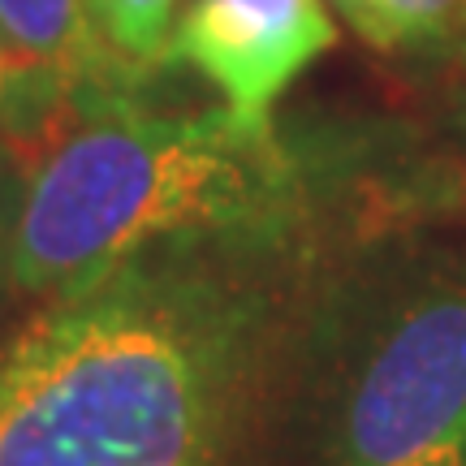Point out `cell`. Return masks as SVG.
<instances>
[{
	"mask_svg": "<svg viewBox=\"0 0 466 466\" xmlns=\"http://www.w3.org/2000/svg\"><path fill=\"white\" fill-rule=\"evenodd\" d=\"M376 138L307 195L160 238L0 341V466H272L329 285L406 195Z\"/></svg>",
	"mask_w": 466,
	"mask_h": 466,
	"instance_id": "6da1fadb",
	"label": "cell"
},
{
	"mask_svg": "<svg viewBox=\"0 0 466 466\" xmlns=\"http://www.w3.org/2000/svg\"><path fill=\"white\" fill-rule=\"evenodd\" d=\"M354 134L285 130L229 104L199 113L138 100L86 104L26 147V195L9 294L56 302L100 281L143 247L242 220L307 195Z\"/></svg>",
	"mask_w": 466,
	"mask_h": 466,
	"instance_id": "7a4b0ae2",
	"label": "cell"
},
{
	"mask_svg": "<svg viewBox=\"0 0 466 466\" xmlns=\"http://www.w3.org/2000/svg\"><path fill=\"white\" fill-rule=\"evenodd\" d=\"M281 458L466 466V233L393 220L359 242L307 333Z\"/></svg>",
	"mask_w": 466,
	"mask_h": 466,
	"instance_id": "3957f363",
	"label": "cell"
},
{
	"mask_svg": "<svg viewBox=\"0 0 466 466\" xmlns=\"http://www.w3.org/2000/svg\"><path fill=\"white\" fill-rule=\"evenodd\" d=\"M337 39L324 0H186L168 61L208 78L233 113L277 116L281 96Z\"/></svg>",
	"mask_w": 466,
	"mask_h": 466,
	"instance_id": "277c9868",
	"label": "cell"
},
{
	"mask_svg": "<svg viewBox=\"0 0 466 466\" xmlns=\"http://www.w3.org/2000/svg\"><path fill=\"white\" fill-rule=\"evenodd\" d=\"M0 44L66 104V116L86 104L138 100L156 83L116 56L86 0H0Z\"/></svg>",
	"mask_w": 466,
	"mask_h": 466,
	"instance_id": "5b68a950",
	"label": "cell"
},
{
	"mask_svg": "<svg viewBox=\"0 0 466 466\" xmlns=\"http://www.w3.org/2000/svg\"><path fill=\"white\" fill-rule=\"evenodd\" d=\"M86 5L116 56H126L130 66L147 74L173 66L168 44H173V26L182 17L186 0H86Z\"/></svg>",
	"mask_w": 466,
	"mask_h": 466,
	"instance_id": "8992f818",
	"label": "cell"
},
{
	"mask_svg": "<svg viewBox=\"0 0 466 466\" xmlns=\"http://www.w3.org/2000/svg\"><path fill=\"white\" fill-rule=\"evenodd\" d=\"M466 39V0H380L376 44L380 52L445 56Z\"/></svg>",
	"mask_w": 466,
	"mask_h": 466,
	"instance_id": "52a82bcc",
	"label": "cell"
},
{
	"mask_svg": "<svg viewBox=\"0 0 466 466\" xmlns=\"http://www.w3.org/2000/svg\"><path fill=\"white\" fill-rule=\"evenodd\" d=\"M61 116H66V104L0 44V134L17 138L22 147H31Z\"/></svg>",
	"mask_w": 466,
	"mask_h": 466,
	"instance_id": "ba28073f",
	"label": "cell"
},
{
	"mask_svg": "<svg viewBox=\"0 0 466 466\" xmlns=\"http://www.w3.org/2000/svg\"><path fill=\"white\" fill-rule=\"evenodd\" d=\"M26 168H31L26 147L9 134H0V302L14 299L9 294V268H14L17 217H22V195H26Z\"/></svg>",
	"mask_w": 466,
	"mask_h": 466,
	"instance_id": "9c48e42d",
	"label": "cell"
},
{
	"mask_svg": "<svg viewBox=\"0 0 466 466\" xmlns=\"http://www.w3.org/2000/svg\"><path fill=\"white\" fill-rule=\"evenodd\" d=\"M376 5L380 0H333V9L354 26V35H363L367 44H376Z\"/></svg>",
	"mask_w": 466,
	"mask_h": 466,
	"instance_id": "30bf717a",
	"label": "cell"
},
{
	"mask_svg": "<svg viewBox=\"0 0 466 466\" xmlns=\"http://www.w3.org/2000/svg\"><path fill=\"white\" fill-rule=\"evenodd\" d=\"M462 61H466V39H462Z\"/></svg>",
	"mask_w": 466,
	"mask_h": 466,
	"instance_id": "8fae6325",
	"label": "cell"
}]
</instances>
